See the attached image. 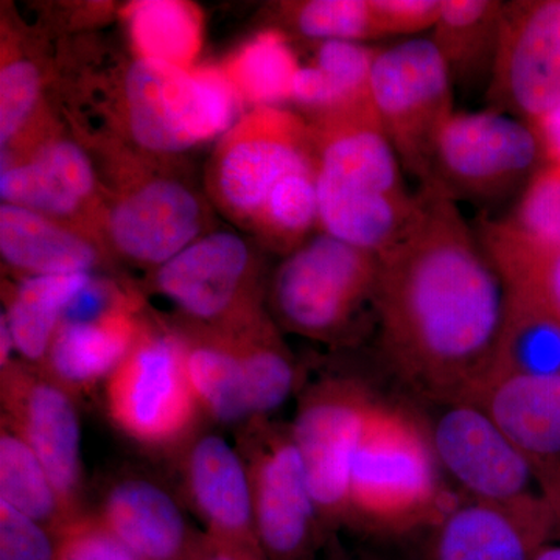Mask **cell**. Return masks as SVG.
Instances as JSON below:
<instances>
[{
  "mask_svg": "<svg viewBox=\"0 0 560 560\" xmlns=\"http://www.w3.org/2000/svg\"><path fill=\"white\" fill-rule=\"evenodd\" d=\"M287 20L305 38L361 43L378 39L370 0H308L287 7Z\"/></svg>",
  "mask_w": 560,
  "mask_h": 560,
  "instance_id": "cell-34",
  "label": "cell"
},
{
  "mask_svg": "<svg viewBox=\"0 0 560 560\" xmlns=\"http://www.w3.org/2000/svg\"><path fill=\"white\" fill-rule=\"evenodd\" d=\"M183 481L205 534L265 556L257 537L249 471L237 444L217 433H198L183 448Z\"/></svg>",
  "mask_w": 560,
  "mask_h": 560,
  "instance_id": "cell-16",
  "label": "cell"
},
{
  "mask_svg": "<svg viewBox=\"0 0 560 560\" xmlns=\"http://www.w3.org/2000/svg\"><path fill=\"white\" fill-rule=\"evenodd\" d=\"M92 272L28 276L14 289L2 319L24 363L43 368L66 311L91 282Z\"/></svg>",
  "mask_w": 560,
  "mask_h": 560,
  "instance_id": "cell-25",
  "label": "cell"
},
{
  "mask_svg": "<svg viewBox=\"0 0 560 560\" xmlns=\"http://www.w3.org/2000/svg\"><path fill=\"white\" fill-rule=\"evenodd\" d=\"M377 38L431 32L440 20L442 0H370Z\"/></svg>",
  "mask_w": 560,
  "mask_h": 560,
  "instance_id": "cell-39",
  "label": "cell"
},
{
  "mask_svg": "<svg viewBox=\"0 0 560 560\" xmlns=\"http://www.w3.org/2000/svg\"><path fill=\"white\" fill-rule=\"evenodd\" d=\"M0 500L55 536L77 518L66 510L50 475L31 445L3 422L0 425Z\"/></svg>",
  "mask_w": 560,
  "mask_h": 560,
  "instance_id": "cell-31",
  "label": "cell"
},
{
  "mask_svg": "<svg viewBox=\"0 0 560 560\" xmlns=\"http://www.w3.org/2000/svg\"><path fill=\"white\" fill-rule=\"evenodd\" d=\"M530 127L539 136L547 162L560 165V108Z\"/></svg>",
  "mask_w": 560,
  "mask_h": 560,
  "instance_id": "cell-41",
  "label": "cell"
},
{
  "mask_svg": "<svg viewBox=\"0 0 560 560\" xmlns=\"http://www.w3.org/2000/svg\"><path fill=\"white\" fill-rule=\"evenodd\" d=\"M296 70L293 55L282 38L265 33L243 47L226 73L238 95L261 108L291 97Z\"/></svg>",
  "mask_w": 560,
  "mask_h": 560,
  "instance_id": "cell-33",
  "label": "cell"
},
{
  "mask_svg": "<svg viewBox=\"0 0 560 560\" xmlns=\"http://www.w3.org/2000/svg\"><path fill=\"white\" fill-rule=\"evenodd\" d=\"M238 95L226 70L132 62L125 106L132 139L154 153H180L230 130Z\"/></svg>",
  "mask_w": 560,
  "mask_h": 560,
  "instance_id": "cell-7",
  "label": "cell"
},
{
  "mask_svg": "<svg viewBox=\"0 0 560 560\" xmlns=\"http://www.w3.org/2000/svg\"><path fill=\"white\" fill-rule=\"evenodd\" d=\"M142 330L132 305L105 318L62 323L40 370L73 396L84 393L108 381Z\"/></svg>",
  "mask_w": 560,
  "mask_h": 560,
  "instance_id": "cell-21",
  "label": "cell"
},
{
  "mask_svg": "<svg viewBox=\"0 0 560 560\" xmlns=\"http://www.w3.org/2000/svg\"><path fill=\"white\" fill-rule=\"evenodd\" d=\"M186 372L205 418L243 427L253 420L245 370L237 349L223 331L183 338Z\"/></svg>",
  "mask_w": 560,
  "mask_h": 560,
  "instance_id": "cell-26",
  "label": "cell"
},
{
  "mask_svg": "<svg viewBox=\"0 0 560 560\" xmlns=\"http://www.w3.org/2000/svg\"><path fill=\"white\" fill-rule=\"evenodd\" d=\"M105 385V407L120 433L150 451H180L205 418L186 372L183 337L142 330Z\"/></svg>",
  "mask_w": 560,
  "mask_h": 560,
  "instance_id": "cell-6",
  "label": "cell"
},
{
  "mask_svg": "<svg viewBox=\"0 0 560 560\" xmlns=\"http://www.w3.org/2000/svg\"><path fill=\"white\" fill-rule=\"evenodd\" d=\"M486 101L529 125L560 108V0L506 2Z\"/></svg>",
  "mask_w": 560,
  "mask_h": 560,
  "instance_id": "cell-13",
  "label": "cell"
},
{
  "mask_svg": "<svg viewBox=\"0 0 560 560\" xmlns=\"http://www.w3.org/2000/svg\"><path fill=\"white\" fill-rule=\"evenodd\" d=\"M504 5L500 0H442L430 39L451 72L453 84L488 88L499 50Z\"/></svg>",
  "mask_w": 560,
  "mask_h": 560,
  "instance_id": "cell-24",
  "label": "cell"
},
{
  "mask_svg": "<svg viewBox=\"0 0 560 560\" xmlns=\"http://www.w3.org/2000/svg\"><path fill=\"white\" fill-rule=\"evenodd\" d=\"M189 560H268L265 556L253 555L241 548L231 547L223 541L212 539L208 534L201 533L197 547Z\"/></svg>",
  "mask_w": 560,
  "mask_h": 560,
  "instance_id": "cell-40",
  "label": "cell"
},
{
  "mask_svg": "<svg viewBox=\"0 0 560 560\" xmlns=\"http://www.w3.org/2000/svg\"><path fill=\"white\" fill-rule=\"evenodd\" d=\"M128 20L143 60L189 69L201 49V18L190 3L147 0L131 7Z\"/></svg>",
  "mask_w": 560,
  "mask_h": 560,
  "instance_id": "cell-32",
  "label": "cell"
},
{
  "mask_svg": "<svg viewBox=\"0 0 560 560\" xmlns=\"http://www.w3.org/2000/svg\"><path fill=\"white\" fill-rule=\"evenodd\" d=\"M201 208L183 184L156 179L117 202L109 215V235L128 259L162 267L198 238Z\"/></svg>",
  "mask_w": 560,
  "mask_h": 560,
  "instance_id": "cell-17",
  "label": "cell"
},
{
  "mask_svg": "<svg viewBox=\"0 0 560 560\" xmlns=\"http://www.w3.org/2000/svg\"><path fill=\"white\" fill-rule=\"evenodd\" d=\"M427 431L442 474L467 499L560 525L539 471L475 401L429 404Z\"/></svg>",
  "mask_w": 560,
  "mask_h": 560,
  "instance_id": "cell-3",
  "label": "cell"
},
{
  "mask_svg": "<svg viewBox=\"0 0 560 560\" xmlns=\"http://www.w3.org/2000/svg\"><path fill=\"white\" fill-rule=\"evenodd\" d=\"M2 422L31 445L46 467L66 510L84 514L81 423L75 396L43 370L11 361L0 368Z\"/></svg>",
  "mask_w": 560,
  "mask_h": 560,
  "instance_id": "cell-14",
  "label": "cell"
},
{
  "mask_svg": "<svg viewBox=\"0 0 560 560\" xmlns=\"http://www.w3.org/2000/svg\"><path fill=\"white\" fill-rule=\"evenodd\" d=\"M504 224L525 241L560 246V165L547 162L518 195Z\"/></svg>",
  "mask_w": 560,
  "mask_h": 560,
  "instance_id": "cell-35",
  "label": "cell"
},
{
  "mask_svg": "<svg viewBox=\"0 0 560 560\" xmlns=\"http://www.w3.org/2000/svg\"><path fill=\"white\" fill-rule=\"evenodd\" d=\"M377 49L361 43L327 40L315 61L294 73L291 98L316 114L371 101L370 77Z\"/></svg>",
  "mask_w": 560,
  "mask_h": 560,
  "instance_id": "cell-29",
  "label": "cell"
},
{
  "mask_svg": "<svg viewBox=\"0 0 560 560\" xmlns=\"http://www.w3.org/2000/svg\"><path fill=\"white\" fill-rule=\"evenodd\" d=\"M0 254L14 270L28 276L92 272L94 245L50 217L18 206H0Z\"/></svg>",
  "mask_w": 560,
  "mask_h": 560,
  "instance_id": "cell-23",
  "label": "cell"
},
{
  "mask_svg": "<svg viewBox=\"0 0 560 560\" xmlns=\"http://www.w3.org/2000/svg\"><path fill=\"white\" fill-rule=\"evenodd\" d=\"M215 330L230 338L241 357L253 418H268L296 388L298 368L293 355L261 313L228 329Z\"/></svg>",
  "mask_w": 560,
  "mask_h": 560,
  "instance_id": "cell-28",
  "label": "cell"
},
{
  "mask_svg": "<svg viewBox=\"0 0 560 560\" xmlns=\"http://www.w3.org/2000/svg\"><path fill=\"white\" fill-rule=\"evenodd\" d=\"M315 164L311 125L287 110L261 106L228 132L217 154L213 184L232 215L257 226L276 187Z\"/></svg>",
  "mask_w": 560,
  "mask_h": 560,
  "instance_id": "cell-12",
  "label": "cell"
},
{
  "mask_svg": "<svg viewBox=\"0 0 560 560\" xmlns=\"http://www.w3.org/2000/svg\"><path fill=\"white\" fill-rule=\"evenodd\" d=\"M92 514L139 560H189L201 537L175 497L149 478L114 482Z\"/></svg>",
  "mask_w": 560,
  "mask_h": 560,
  "instance_id": "cell-18",
  "label": "cell"
},
{
  "mask_svg": "<svg viewBox=\"0 0 560 560\" xmlns=\"http://www.w3.org/2000/svg\"><path fill=\"white\" fill-rule=\"evenodd\" d=\"M534 560H560V540L544 545Z\"/></svg>",
  "mask_w": 560,
  "mask_h": 560,
  "instance_id": "cell-43",
  "label": "cell"
},
{
  "mask_svg": "<svg viewBox=\"0 0 560 560\" xmlns=\"http://www.w3.org/2000/svg\"><path fill=\"white\" fill-rule=\"evenodd\" d=\"M370 97L401 167L422 186L438 139L456 113L455 84L431 39L411 38L377 49Z\"/></svg>",
  "mask_w": 560,
  "mask_h": 560,
  "instance_id": "cell-8",
  "label": "cell"
},
{
  "mask_svg": "<svg viewBox=\"0 0 560 560\" xmlns=\"http://www.w3.org/2000/svg\"><path fill=\"white\" fill-rule=\"evenodd\" d=\"M478 237L511 289L539 301L560 319V246H540L501 220L482 219Z\"/></svg>",
  "mask_w": 560,
  "mask_h": 560,
  "instance_id": "cell-30",
  "label": "cell"
},
{
  "mask_svg": "<svg viewBox=\"0 0 560 560\" xmlns=\"http://www.w3.org/2000/svg\"><path fill=\"white\" fill-rule=\"evenodd\" d=\"M418 219L381 256L383 359L427 404L471 400L495 370L503 276L451 198L420 186Z\"/></svg>",
  "mask_w": 560,
  "mask_h": 560,
  "instance_id": "cell-1",
  "label": "cell"
},
{
  "mask_svg": "<svg viewBox=\"0 0 560 560\" xmlns=\"http://www.w3.org/2000/svg\"><path fill=\"white\" fill-rule=\"evenodd\" d=\"M545 490H547L548 500H550L552 510L558 515L560 525V475L552 477L550 480L544 482Z\"/></svg>",
  "mask_w": 560,
  "mask_h": 560,
  "instance_id": "cell-42",
  "label": "cell"
},
{
  "mask_svg": "<svg viewBox=\"0 0 560 560\" xmlns=\"http://www.w3.org/2000/svg\"><path fill=\"white\" fill-rule=\"evenodd\" d=\"M493 375H560V319L511 287Z\"/></svg>",
  "mask_w": 560,
  "mask_h": 560,
  "instance_id": "cell-27",
  "label": "cell"
},
{
  "mask_svg": "<svg viewBox=\"0 0 560 560\" xmlns=\"http://www.w3.org/2000/svg\"><path fill=\"white\" fill-rule=\"evenodd\" d=\"M39 91L38 69L31 61H10L0 69V143L3 149L31 119Z\"/></svg>",
  "mask_w": 560,
  "mask_h": 560,
  "instance_id": "cell-36",
  "label": "cell"
},
{
  "mask_svg": "<svg viewBox=\"0 0 560 560\" xmlns=\"http://www.w3.org/2000/svg\"><path fill=\"white\" fill-rule=\"evenodd\" d=\"M545 164L539 136L526 121L490 108L456 110L438 139L422 186L455 202L495 205L521 195Z\"/></svg>",
  "mask_w": 560,
  "mask_h": 560,
  "instance_id": "cell-5",
  "label": "cell"
},
{
  "mask_svg": "<svg viewBox=\"0 0 560 560\" xmlns=\"http://www.w3.org/2000/svg\"><path fill=\"white\" fill-rule=\"evenodd\" d=\"M374 394L349 378H327L305 390L291 423L324 528L348 523L350 469Z\"/></svg>",
  "mask_w": 560,
  "mask_h": 560,
  "instance_id": "cell-11",
  "label": "cell"
},
{
  "mask_svg": "<svg viewBox=\"0 0 560 560\" xmlns=\"http://www.w3.org/2000/svg\"><path fill=\"white\" fill-rule=\"evenodd\" d=\"M154 287L184 315L215 329L260 313L248 245L232 232L197 238L158 268Z\"/></svg>",
  "mask_w": 560,
  "mask_h": 560,
  "instance_id": "cell-15",
  "label": "cell"
},
{
  "mask_svg": "<svg viewBox=\"0 0 560 560\" xmlns=\"http://www.w3.org/2000/svg\"><path fill=\"white\" fill-rule=\"evenodd\" d=\"M378 280V254L319 232L280 265L272 305L290 330L315 340H337L364 307L375 311Z\"/></svg>",
  "mask_w": 560,
  "mask_h": 560,
  "instance_id": "cell-4",
  "label": "cell"
},
{
  "mask_svg": "<svg viewBox=\"0 0 560 560\" xmlns=\"http://www.w3.org/2000/svg\"><path fill=\"white\" fill-rule=\"evenodd\" d=\"M55 560H139L105 529L94 514L79 515L57 536Z\"/></svg>",
  "mask_w": 560,
  "mask_h": 560,
  "instance_id": "cell-38",
  "label": "cell"
},
{
  "mask_svg": "<svg viewBox=\"0 0 560 560\" xmlns=\"http://www.w3.org/2000/svg\"><path fill=\"white\" fill-rule=\"evenodd\" d=\"M311 132L319 220L340 219L388 198L412 195L371 101L316 114Z\"/></svg>",
  "mask_w": 560,
  "mask_h": 560,
  "instance_id": "cell-9",
  "label": "cell"
},
{
  "mask_svg": "<svg viewBox=\"0 0 560 560\" xmlns=\"http://www.w3.org/2000/svg\"><path fill=\"white\" fill-rule=\"evenodd\" d=\"M57 536L0 500V560H55Z\"/></svg>",
  "mask_w": 560,
  "mask_h": 560,
  "instance_id": "cell-37",
  "label": "cell"
},
{
  "mask_svg": "<svg viewBox=\"0 0 560 560\" xmlns=\"http://www.w3.org/2000/svg\"><path fill=\"white\" fill-rule=\"evenodd\" d=\"M442 477L423 419L374 397L350 469L348 523L388 534L433 528L459 499Z\"/></svg>",
  "mask_w": 560,
  "mask_h": 560,
  "instance_id": "cell-2",
  "label": "cell"
},
{
  "mask_svg": "<svg viewBox=\"0 0 560 560\" xmlns=\"http://www.w3.org/2000/svg\"><path fill=\"white\" fill-rule=\"evenodd\" d=\"M539 471L560 475V375H493L474 399Z\"/></svg>",
  "mask_w": 560,
  "mask_h": 560,
  "instance_id": "cell-19",
  "label": "cell"
},
{
  "mask_svg": "<svg viewBox=\"0 0 560 560\" xmlns=\"http://www.w3.org/2000/svg\"><path fill=\"white\" fill-rule=\"evenodd\" d=\"M90 158L69 140L47 143L28 160L3 165L0 197L46 217H66L81 208L94 191Z\"/></svg>",
  "mask_w": 560,
  "mask_h": 560,
  "instance_id": "cell-22",
  "label": "cell"
},
{
  "mask_svg": "<svg viewBox=\"0 0 560 560\" xmlns=\"http://www.w3.org/2000/svg\"><path fill=\"white\" fill-rule=\"evenodd\" d=\"M238 451L253 489L254 517L268 560H313L324 525L290 425L254 419L241 427Z\"/></svg>",
  "mask_w": 560,
  "mask_h": 560,
  "instance_id": "cell-10",
  "label": "cell"
},
{
  "mask_svg": "<svg viewBox=\"0 0 560 560\" xmlns=\"http://www.w3.org/2000/svg\"><path fill=\"white\" fill-rule=\"evenodd\" d=\"M434 530L433 560H534L558 526L459 495Z\"/></svg>",
  "mask_w": 560,
  "mask_h": 560,
  "instance_id": "cell-20",
  "label": "cell"
}]
</instances>
